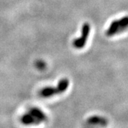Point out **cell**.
Here are the masks:
<instances>
[{
	"instance_id": "1",
	"label": "cell",
	"mask_w": 128,
	"mask_h": 128,
	"mask_svg": "<svg viewBox=\"0 0 128 128\" xmlns=\"http://www.w3.org/2000/svg\"><path fill=\"white\" fill-rule=\"evenodd\" d=\"M90 32V25L88 23H85L82 26L81 36L74 40L73 46L78 49L83 48L87 42V39L89 36Z\"/></svg>"
},
{
	"instance_id": "2",
	"label": "cell",
	"mask_w": 128,
	"mask_h": 128,
	"mask_svg": "<svg viewBox=\"0 0 128 128\" xmlns=\"http://www.w3.org/2000/svg\"><path fill=\"white\" fill-rule=\"evenodd\" d=\"M121 32H120L119 21H118V19H115L110 23L109 27L108 28L107 31L105 32V34L107 36L111 37L115 36V35H118Z\"/></svg>"
},
{
	"instance_id": "3",
	"label": "cell",
	"mask_w": 128,
	"mask_h": 128,
	"mask_svg": "<svg viewBox=\"0 0 128 128\" xmlns=\"http://www.w3.org/2000/svg\"><path fill=\"white\" fill-rule=\"evenodd\" d=\"M28 113L32 114V116H34L35 118L41 122H46L48 120V118L46 116V114L40 109L37 108H32L29 109Z\"/></svg>"
},
{
	"instance_id": "4",
	"label": "cell",
	"mask_w": 128,
	"mask_h": 128,
	"mask_svg": "<svg viewBox=\"0 0 128 128\" xmlns=\"http://www.w3.org/2000/svg\"><path fill=\"white\" fill-rule=\"evenodd\" d=\"M21 122L22 124L25 125H30V124H39L41 123V121L35 118L34 116H32L30 113H26L24 114L21 118Z\"/></svg>"
},
{
	"instance_id": "5",
	"label": "cell",
	"mask_w": 128,
	"mask_h": 128,
	"mask_svg": "<svg viewBox=\"0 0 128 128\" xmlns=\"http://www.w3.org/2000/svg\"><path fill=\"white\" fill-rule=\"evenodd\" d=\"M87 122L91 124H100L102 126H106L108 123V120L101 116H91L88 118Z\"/></svg>"
},
{
	"instance_id": "6",
	"label": "cell",
	"mask_w": 128,
	"mask_h": 128,
	"mask_svg": "<svg viewBox=\"0 0 128 128\" xmlns=\"http://www.w3.org/2000/svg\"><path fill=\"white\" fill-rule=\"evenodd\" d=\"M56 94H58V91L56 88L46 87L41 90L39 92V95L42 98H49L51 96H54Z\"/></svg>"
},
{
	"instance_id": "7",
	"label": "cell",
	"mask_w": 128,
	"mask_h": 128,
	"mask_svg": "<svg viewBox=\"0 0 128 128\" xmlns=\"http://www.w3.org/2000/svg\"><path fill=\"white\" fill-rule=\"evenodd\" d=\"M69 81L67 78H63L60 80L58 84V86L56 88L58 93H62L64 92L67 90V88H68Z\"/></svg>"
},
{
	"instance_id": "8",
	"label": "cell",
	"mask_w": 128,
	"mask_h": 128,
	"mask_svg": "<svg viewBox=\"0 0 128 128\" xmlns=\"http://www.w3.org/2000/svg\"><path fill=\"white\" fill-rule=\"evenodd\" d=\"M120 24V31L122 32H125L128 29V16H124L118 19Z\"/></svg>"
},
{
	"instance_id": "9",
	"label": "cell",
	"mask_w": 128,
	"mask_h": 128,
	"mask_svg": "<svg viewBox=\"0 0 128 128\" xmlns=\"http://www.w3.org/2000/svg\"><path fill=\"white\" fill-rule=\"evenodd\" d=\"M43 66H44V64H43L42 62H41V64H38V68H40L43 67Z\"/></svg>"
}]
</instances>
